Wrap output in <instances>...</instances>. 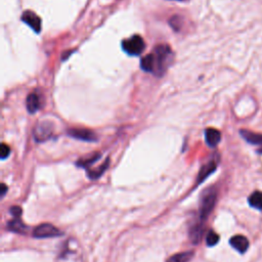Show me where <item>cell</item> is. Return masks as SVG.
<instances>
[{"label": "cell", "mask_w": 262, "mask_h": 262, "mask_svg": "<svg viewBox=\"0 0 262 262\" xmlns=\"http://www.w3.org/2000/svg\"><path fill=\"white\" fill-rule=\"evenodd\" d=\"M205 140L210 148H215L221 140V134L217 129L207 128L205 131Z\"/></svg>", "instance_id": "13"}, {"label": "cell", "mask_w": 262, "mask_h": 262, "mask_svg": "<svg viewBox=\"0 0 262 262\" xmlns=\"http://www.w3.org/2000/svg\"><path fill=\"white\" fill-rule=\"evenodd\" d=\"M217 163L218 162L215 159H212L207 164L204 165V166L201 168L199 174H198L197 184L202 183L209 175H211V174L216 170V168H217Z\"/></svg>", "instance_id": "9"}, {"label": "cell", "mask_w": 262, "mask_h": 262, "mask_svg": "<svg viewBox=\"0 0 262 262\" xmlns=\"http://www.w3.org/2000/svg\"><path fill=\"white\" fill-rule=\"evenodd\" d=\"M53 127L50 122H41L39 125L36 126L33 131L34 140L38 142H42L47 140L52 137Z\"/></svg>", "instance_id": "5"}, {"label": "cell", "mask_w": 262, "mask_h": 262, "mask_svg": "<svg viewBox=\"0 0 262 262\" xmlns=\"http://www.w3.org/2000/svg\"><path fill=\"white\" fill-rule=\"evenodd\" d=\"M68 134L70 135L71 138H74L76 140H83V141H88V142H92V141H96L98 140V137H96V134L86 128H71L68 130Z\"/></svg>", "instance_id": "6"}, {"label": "cell", "mask_w": 262, "mask_h": 262, "mask_svg": "<svg viewBox=\"0 0 262 262\" xmlns=\"http://www.w3.org/2000/svg\"><path fill=\"white\" fill-rule=\"evenodd\" d=\"M229 244L231 245V247L236 249L238 252H240L241 254L245 253V252L248 250L249 248V241L246 237L244 236H234L230 240H229Z\"/></svg>", "instance_id": "12"}, {"label": "cell", "mask_w": 262, "mask_h": 262, "mask_svg": "<svg viewBox=\"0 0 262 262\" xmlns=\"http://www.w3.org/2000/svg\"><path fill=\"white\" fill-rule=\"evenodd\" d=\"M176 1H183V0H176Z\"/></svg>", "instance_id": "23"}, {"label": "cell", "mask_w": 262, "mask_h": 262, "mask_svg": "<svg viewBox=\"0 0 262 262\" xmlns=\"http://www.w3.org/2000/svg\"><path fill=\"white\" fill-rule=\"evenodd\" d=\"M61 235H63V232L52 225H50V223H43V225L38 226L33 231V236L36 239L54 238Z\"/></svg>", "instance_id": "4"}, {"label": "cell", "mask_w": 262, "mask_h": 262, "mask_svg": "<svg viewBox=\"0 0 262 262\" xmlns=\"http://www.w3.org/2000/svg\"><path fill=\"white\" fill-rule=\"evenodd\" d=\"M22 21L30 27L32 30L36 33L41 32V18L38 17L34 12L31 11H26L22 15Z\"/></svg>", "instance_id": "7"}, {"label": "cell", "mask_w": 262, "mask_h": 262, "mask_svg": "<svg viewBox=\"0 0 262 262\" xmlns=\"http://www.w3.org/2000/svg\"><path fill=\"white\" fill-rule=\"evenodd\" d=\"M1 197H4L5 196V192H7V187L5 186V184L4 183H2L1 184Z\"/></svg>", "instance_id": "22"}, {"label": "cell", "mask_w": 262, "mask_h": 262, "mask_svg": "<svg viewBox=\"0 0 262 262\" xmlns=\"http://www.w3.org/2000/svg\"><path fill=\"white\" fill-rule=\"evenodd\" d=\"M249 205L257 210L262 211V192H254L248 199Z\"/></svg>", "instance_id": "16"}, {"label": "cell", "mask_w": 262, "mask_h": 262, "mask_svg": "<svg viewBox=\"0 0 262 262\" xmlns=\"http://www.w3.org/2000/svg\"><path fill=\"white\" fill-rule=\"evenodd\" d=\"M41 96L37 92H31L27 96L26 106L27 110L30 114H35L37 111H39L41 108Z\"/></svg>", "instance_id": "8"}, {"label": "cell", "mask_w": 262, "mask_h": 262, "mask_svg": "<svg viewBox=\"0 0 262 262\" xmlns=\"http://www.w3.org/2000/svg\"><path fill=\"white\" fill-rule=\"evenodd\" d=\"M101 158V154L100 153H94L89 155L88 157L86 158H81L79 161H77V166L85 168L86 170L89 169L92 164H94L96 161Z\"/></svg>", "instance_id": "14"}, {"label": "cell", "mask_w": 262, "mask_h": 262, "mask_svg": "<svg viewBox=\"0 0 262 262\" xmlns=\"http://www.w3.org/2000/svg\"><path fill=\"white\" fill-rule=\"evenodd\" d=\"M172 59L173 52L170 46L167 44H159L151 53L142 57L140 68L144 72L162 77L172 64Z\"/></svg>", "instance_id": "1"}, {"label": "cell", "mask_w": 262, "mask_h": 262, "mask_svg": "<svg viewBox=\"0 0 262 262\" xmlns=\"http://www.w3.org/2000/svg\"><path fill=\"white\" fill-rule=\"evenodd\" d=\"M9 154H11V148H9L7 144L2 143L1 148H0V155H1V159L2 160L6 159L9 156Z\"/></svg>", "instance_id": "20"}, {"label": "cell", "mask_w": 262, "mask_h": 262, "mask_svg": "<svg viewBox=\"0 0 262 262\" xmlns=\"http://www.w3.org/2000/svg\"><path fill=\"white\" fill-rule=\"evenodd\" d=\"M7 228L11 231L17 232V234H25V232H27V229H28L27 226L24 225L20 218H15L14 220L9 221L7 223Z\"/></svg>", "instance_id": "15"}, {"label": "cell", "mask_w": 262, "mask_h": 262, "mask_svg": "<svg viewBox=\"0 0 262 262\" xmlns=\"http://www.w3.org/2000/svg\"><path fill=\"white\" fill-rule=\"evenodd\" d=\"M204 225L205 223L197 219L190 227V238L193 244H199L200 243L204 234Z\"/></svg>", "instance_id": "11"}, {"label": "cell", "mask_w": 262, "mask_h": 262, "mask_svg": "<svg viewBox=\"0 0 262 262\" xmlns=\"http://www.w3.org/2000/svg\"><path fill=\"white\" fill-rule=\"evenodd\" d=\"M109 163H110V160L106 159V161L105 163H103L101 166L98 168V169H94V170H89L87 171V174H88V177L92 180L94 179H98L99 177H101L103 175V173L108 169L109 167Z\"/></svg>", "instance_id": "18"}, {"label": "cell", "mask_w": 262, "mask_h": 262, "mask_svg": "<svg viewBox=\"0 0 262 262\" xmlns=\"http://www.w3.org/2000/svg\"><path fill=\"white\" fill-rule=\"evenodd\" d=\"M193 256V251H186L168 258L167 262H189Z\"/></svg>", "instance_id": "17"}, {"label": "cell", "mask_w": 262, "mask_h": 262, "mask_svg": "<svg viewBox=\"0 0 262 262\" xmlns=\"http://www.w3.org/2000/svg\"><path fill=\"white\" fill-rule=\"evenodd\" d=\"M218 242H219V236L216 234L215 231L210 230L208 232L207 237H206V244H207V246H209V247L215 246Z\"/></svg>", "instance_id": "19"}, {"label": "cell", "mask_w": 262, "mask_h": 262, "mask_svg": "<svg viewBox=\"0 0 262 262\" xmlns=\"http://www.w3.org/2000/svg\"><path fill=\"white\" fill-rule=\"evenodd\" d=\"M242 138L244 139L246 141H248L251 144L258 145V153L262 154V134L252 132L249 130H241L240 131Z\"/></svg>", "instance_id": "10"}, {"label": "cell", "mask_w": 262, "mask_h": 262, "mask_svg": "<svg viewBox=\"0 0 262 262\" xmlns=\"http://www.w3.org/2000/svg\"><path fill=\"white\" fill-rule=\"evenodd\" d=\"M122 50L129 55L138 56L145 50V42L140 35H133L132 37L122 41Z\"/></svg>", "instance_id": "3"}, {"label": "cell", "mask_w": 262, "mask_h": 262, "mask_svg": "<svg viewBox=\"0 0 262 262\" xmlns=\"http://www.w3.org/2000/svg\"><path fill=\"white\" fill-rule=\"evenodd\" d=\"M9 212L15 218H20L22 215V208L18 206H13L11 209H9Z\"/></svg>", "instance_id": "21"}, {"label": "cell", "mask_w": 262, "mask_h": 262, "mask_svg": "<svg viewBox=\"0 0 262 262\" xmlns=\"http://www.w3.org/2000/svg\"><path fill=\"white\" fill-rule=\"evenodd\" d=\"M217 201V191L214 188H209L204 191L200 199L198 220L205 223L209 215L214 209Z\"/></svg>", "instance_id": "2"}]
</instances>
